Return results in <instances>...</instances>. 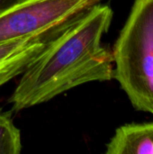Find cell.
<instances>
[{"mask_svg": "<svg viewBox=\"0 0 153 154\" xmlns=\"http://www.w3.org/2000/svg\"><path fill=\"white\" fill-rule=\"evenodd\" d=\"M71 20L32 35L1 42L0 88L22 75Z\"/></svg>", "mask_w": 153, "mask_h": 154, "instance_id": "obj_4", "label": "cell"}, {"mask_svg": "<svg viewBox=\"0 0 153 154\" xmlns=\"http://www.w3.org/2000/svg\"><path fill=\"white\" fill-rule=\"evenodd\" d=\"M106 147V154H153V122L118 127Z\"/></svg>", "mask_w": 153, "mask_h": 154, "instance_id": "obj_5", "label": "cell"}, {"mask_svg": "<svg viewBox=\"0 0 153 154\" xmlns=\"http://www.w3.org/2000/svg\"><path fill=\"white\" fill-rule=\"evenodd\" d=\"M13 113L0 106V154H20L23 149L21 131L14 124Z\"/></svg>", "mask_w": 153, "mask_h": 154, "instance_id": "obj_6", "label": "cell"}, {"mask_svg": "<svg viewBox=\"0 0 153 154\" xmlns=\"http://www.w3.org/2000/svg\"><path fill=\"white\" fill-rule=\"evenodd\" d=\"M114 11L98 3L72 19L22 74L7 102L13 112L43 103L76 87L113 79L112 50L102 43Z\"/></svg>", "mask_w": 153, "mask_h": 154, "instance_id": "obj_1", "label": "cell"}, {"mask_svg": "<svg viewBox=\"0 0 153 154\" xmlns=\"http://www.w3.org/2000/svg\"><path fill=\"white\" fill-rule=\"evenodd\" d=\"M151 114H152V115H153V109H152V113H151Z\"/></svg>", "mask_w": 153, "mask_h": 154, "instance_id": "obj_8", "label": "cell"}, {"mask_svg": "<svg viewBox=\"0 0 153 154\" xmlns=\"http://www.w3.org/2000/svg\"><path fill=\"white\" fill-rule=\"evenodd\" d=\"M105 0H20L0 14V43L71 20Z\"/></svg>", "mask_w": 153, "mask_h": 154, "instance_id": "obj_3", "label": "cell"}, {"mask_svg": "<svg viewBox=\"0 0 153 154\" xmlns=\"http://www.w3.org/2000/svg\"><path fill=\"white\" fill-rule=\"evenodd\" d=\"M113 79L137 111L153 109V0H134L114 44Z\"/></svg>", "mask_w": 153, "mask_h": 154, "instance_id": "obj_2", "label": "cell"}, {"mask_svg": "<svg viewBox=\"0 0 153 154\" xmlns=\"http://www.w3.org/2000/svg\"><path fill=\"white\" fill-rule=\"evenodd\" d=\"M20 0H0V14L17 4Z\"/></svg>", "mask_w": 153, "mask_h": 154, "instance_id": "obj_7", "label": "cell"}]
</instances>
